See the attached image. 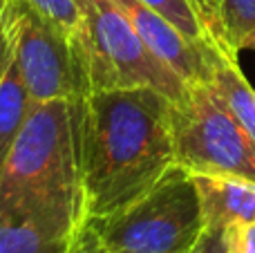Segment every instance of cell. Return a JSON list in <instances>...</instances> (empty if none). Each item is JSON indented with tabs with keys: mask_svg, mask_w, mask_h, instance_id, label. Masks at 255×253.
Listing matches in <instances>:
<instances>
[{
	"mask_svg": "<svg viewBox=\"0 0 255 253\" xmlns=\"http://www.w3.org/2000/svg\"><path fill=\"white\" fill-rule=\"evenodd\" d=\"M72 103L85 220H101L148 193L170 166V99L152 88L90 92Z\"/></svg>",
	"mask_w": 255,
	"mask_h": 253,
	"instance_id": "6da1fadb",
	"label": "cell"
},
{
	"mask_svg": "<svg viewBox=\"0 0 255 253\" xmlns=\"http://www.w3.org/2000/svg\"><path fill=\"white\" fill-rule=\"evenodd\" d=\"M0 213L63 231L85 222L74 115L65 99L34 103L0 168Z\"/></svg>",
	"mask_w": 255,
	"mask_h": 253,
	"instance_id": "7a4b0ae2",
	"label": "cell"
},
{
	"mask_svg": "<svg viewBox=\"0 0 255 253\" xmlns=\"http://www.w3.org/2000/svg\"><path fill=\"white\" fill-rule=\"evenodd\" d=\"M88 222L110 253H193L206 231L193 175L179 164L132 204Z\"/></svg>",
	"mask_w": 255,
	"mask_h": 253,
	"instance_id": "3957f363",
	"label": "cell"
},
{
	"mask_svg": "<svg viewBox=\"0 0 255 253\" xmlns=\"http://www.w3.org/2000/svg\"><path fill=\"white\" fill-rule=\"evenodd\" d=\"M81 27L76 40L88 72L90 92L152 88L177 101L186 83L139 38L115 0H76Z\"/></svg>",
	"mask_w": 255,
	"mask_h": 253,
	"instance_id": "277c9868",
	"label": "cell"
},
{
	"mask_svg": "<svg viewBox=\"0 0 255 253\" xmlns=\"http://www.w3.org/2000/svg\"><path fill=\"white\" fill-rule=\"evenodd\" d=\"M175 164L190 175H238L255 182V146L213 83L186 85L170 101Z\"/></svg>",
	"mask_w": 255,
	"mask_h": 253,
	"instance_id": "5b68a950",
	"label": "cell"
},
{
	"mask_svg": "<svg viewBox=\"0 0 255 253\" xmlns=\"http://www.w3.org/2000/svg\"><path fill=\"white\" fill-rule=\"evenodd\" d=\"M7 4L13 61L31 101H76L90 94L76 36H70L25 0H7Z\"/></svg>",
	"mask_w": 255,
	"mask_h": 253,
	"instance_id": "8992f818",
	"label": "cell"
},
{
	"mask_svg": "<svg viewBox=\"0 0 255 253\" xmlns=\"http://www.w3.org/2000/svg\"><path fill=\"white\" fill-rule=\"evenodd\" d=\"M115 4L126 13L139 38L150 47V52L161 58L186 85L211 83L213 65L222 49L197 47L175 25L159 16L152 7L141 0H115Z\"/></svg>",
	"mask_w": 255,
	"mask_h": 253,
	"instance_id": "52a82bcc",
	"label": "cell"
},
{
	"mask_svg": "<svg viewBox=\"0 0 255 253\" xmlns=\"http://www.w3.org/2000/svg\"><path fill=\"white\" fill-rule=\"evenodd\" d=\"M206 229L255 222V182L238 175H193Z\"/></svg>",
	"mask_w": 255,
	"mask_h": 253,
	"instance_id": "ba28073f",
	"label": "cell"
},
{
	"mask_svg": "<svg viewBox=\"0 0 255 253\" xmlns=\"http://www.w3.org/2000/svg\"><path fill=\"white\" fill-rule=\"evenodd\" d=\"M76 231L49 227L38 220L0 213V253H70Z\"/></svg>",
	"mask_w": 255,
	"mask_h": 253,
	"instance_id": "9c48e42d",
	"label": "cell"
},
{
	"mask_svg": "<svg viewBox=\"0 0 255 253\" xmlns=\"http://www.w3.org/2000/svg\"><path fill=\"white\" fill-rule=\"evenodd\" d=\"M211 83L226 106L233 110L238 121L242 124L244 132L255 146V88L247 81L244 72L238 65V56L229 52H220L215 65H213Z\"/></svg>",
	"mask_w": 255,
	"mask_h": 253,
	"instance_id": "30bf717a",
	"label": "cell"
},
{
	"mask_svg": "<svg viewBox=\"0 0 255 253\" xmlns=\"http://www.w3.org/2000/svg\"><path fill=\"white\" fill-rule=\"evenodd\" d=\"M31 106L34 101L29 97V90L22 81L16 61L11 58L2 81H0V168L4 166V159H7L13 141L20 134Z\"/></svg>",
	"mask_w": 255,
	"mask_h": 253,
	"instance_id": "8fae6325",
	"label": "cell"
},
{
	"mask_svg": "<svg viewBox=\"0 0 255 253\" xmlns=\"http://www.w3.org/2000/svg\"><path fill=\"white\" fill-rule=\"evenodd\" d=\"M255 31V0H220L215 27V45L222 52L235 54Z\"/></svg>",
	"mask_w": 255,
	"mask_h": 253,
	"instance_id": "7c38bea8",
	"label": "cell"
},
{
	"mask_svg": "<svg viewBox=\"0 0 255 253\" xmlns=\"http://www.w3.org/2000/svg\"><path fill=\"white\" fill-rule=\"evenodd\" d=\"M141 2L152 7L159 16H163L170 25H175L193 45H197V47H217L215 40L206 31V27L202 25L190 0H141Z\"/></svg>",
	"mask_w": 255,
	"mask_h": 253,
	"instance_id": "4fadbf2b",
	"label": "cell"
},
{
	"mask_svg": "<svg viewBox=\"0 0 255 253\" xmlns=\"http://www.w3.org/2000/svg\"><path fill=\"white\" fill-rule=\"evenodd\" d=\"M25 2H29L34 9H38L43 16H47L52 22H56L70 36L79 34L81 11L76 0H25Z\"/></svg>",
	"mask_w": 255,
	"mask_h": 253,
	"instance_id": "5bb4252c",
	"label": "cell"
},
{
	"mask_svg": "<svg viewBox=\"0 0 255 253\" xmlns=\"http://www.w3.org/2000/svg\"><path fill=\"white\" fill-rule=\"evenodd\" d=\"M226 253H255V222L226 227Z\"/></svg>",
	"mask_w": 255,
	"mask_h": 253,
	"instance_id": "9a60e30c",
	"label": "cell"
},
{
	"mask_svg": "<svg viewBox=\"0 0 255 253\" xmlns=\"http://www.w3.org/2000/svg\"><path fill=\"white\" fill-rule=\"evenodd\" d=\"M11 58H13V49H11V29H9V4L7 0H0V81H2Z\"/></svg>",
	"mask_w": 255,
	"mask_h": 253,
	"instance_id": "2e32d148",
	"label": "cell"
},
{
	"mask_svg": "<svg viewBox=\"0 0 255 253\" xmlns=\"http://www.w3.org/2000/svg\"><path fill=\"white\" fill-rule=\"evenodd\" d=\"M70 253H110V251L103 249V245L99 242L97 233L92 231L90 222L85 220V222L81 224V229L76 231V238H74V242H72Z\"/></svg>",
	"mask_w": 255,
	"mask_h": 253,
	"instance_id": "e0dca14e",
	"label": "cell"
},
{
	"mask_svg": "<svg viewBox=\"0 0 255 253\" xmlns=\"http://www.w3.org/2000/svg\"><path fill=\"white\" fill-rule=\"evenodd\" d=\"M193 253H226V229H206Z\"/></svg>",
	"mask_w": 255,
	"mask_h": 253,
	"instance_id": "ac0fdd59",
	"label": "cell"
},
{
	"mask_svg": "<svg viewBox=\"0 0 255 253\" xmlns=\"http://www.w3.org/2000/svg\"><path fill=\"white\" fill-rule=\"evenodd\" d=\"M193 9L197 11L202 25L206 27V31L211 34V38L215 36L217 27V9H220V0H190Z\"/></svg>",
	"mask_w": 255,
	"mask_h": 253,
	"instance_id": "d6986e66",
	"label": "cell"
},
{
	"mask_svg": "<svg viewBox=\"0 0 255 253\" xmlns=\"http://www.w3.org/2000/svg\"><path fill=\"white\" fill-rule=\"evenodd\" d=\"M242 49H253V52H255V31H253V34H251V36H249V38H247V40H244Z\"/></svg>",
	"mask_w": 255,
	"mask_h": 253,
	"instance_id": "ffe728a7",
	"label": "cell"
}]
</instances>
